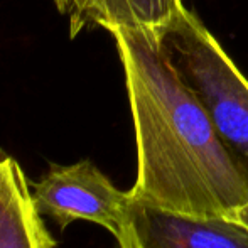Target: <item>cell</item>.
I'll return each instance as SVG.
<instances>
[{"instance_id":"cell-1","label":"cell","mask_w":248,"mask_h":248,"mask_svg":"<svg viewBox=\"0 0 248 248\" xmlns=\"http://www.w3.org/2000/svg\"><path fill=\"white\" fill-rule=\"evenodd\" d=\"M125 73L137 147L132 198L191 218H223L248 201V174L183 83L160 41L111 32Z\"/></svg>"},{"instance_id":"cell-2","label":"cell","mask_w":248,"mask_h":248,"mask_svg":"<svg viewBox=\"0 0 248 248\" xmlns=\"http://www.w3.org/2000/svg\"><path fill=\"white\" fill-rule=\"evenodd\" d=\"M167 59L248 174V79L204 24L184 7L160 41Z\"/></svg>"},{"instance_id":"cell-3","label":"cell","mask_w":248,"mask_h":248,"mask_svg":"<svg viewBox=\"0 0 248 248\" xmlns=\"http://www.w3.org/2000/svg\"><path fill=\"white\" fill-rule=\"evenodd\" d=\"M34 204L64 230L75 219L103 226L120 248L130 247V194L120 191L88 159L71 166L52 164L32 184Z\"/></svg>"},{"instance_id":"cell-4","label":"cell","mask_w":248,"mask_h":248,"mask_svg":"<svg viewBox=\"0 0 248 248\" xmlns=\"http://www.w3.org/2000/svg\"><path fill=\"white\" fill-rule=\"evenodd\" d=\"M128 248H248V230L226 218L164 211L130 196Z\"/></svg>"},{"instance_id":"cell-5","label":"cell","mask_w":248,"mask_h":248,"mask_svg":"<svg viewBox=\"0 0 248 248\" xmlns=\"http://www.w3.org/2000/svg\"><path fill=\"white\" fill-rule=\"evenodd\" d=\"M69 20V37L90 26L108 32L140 31L162 41L184 9L183 0H54Z\"/></svg>"},{"instance_id":"cell-6","label":"cell","mask_w":248,"mask_h":248,"mask_svg":"<svg viewBox=\"0 0 248 248\" xmlns=\"http://www.w3.org/2000/svg\"><path fill=\"white\" fill-rule=\"evenodd\" d=\"M0 248H56L20 164L0 152Z\"/></svg>"},{"instance_id":"cell-7","label":"cell","mask_w":248,"mask_h":248,"mask_svg":"<svg viewBox=\"0 0 248 248\" xmlns=\"http://www.w3.org/2000/svg\"><path fill=\"white\" fill-rule=\"evenodd\" d=\"M223 218L230 219V221L236 223V225H240L248 230V201H245L240 206H236V208H233L232 211L226 213Z\"/></svg>"}]
</instances>
